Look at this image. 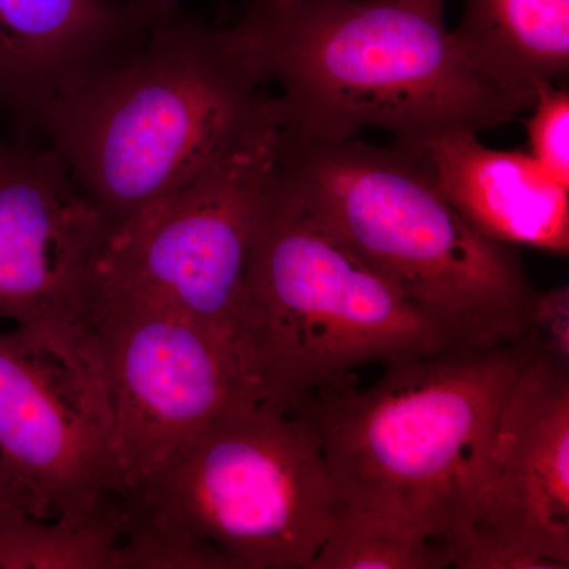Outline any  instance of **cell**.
I'll use <instances>...</instances> for the list:
<instances>
[{"mask_svg": "<svg viewBox=\"0 0 569 569\" xmlns=\"http://www.w3.org/2000/svg\"><path fill=\"white\" fill-rule=\"evenodd\" d=\"M239 26L179 7L47 104L36 126L111 234L189 186L277 112Z\"/></svg>", "mask_w": 569, "mask_h": 569, "instance_id": "6da1fadb", "label": "cell"}, {"mask_svg": "<svg viewBox=\"0 0 569 569\" xmlns=\"http://www.w3.org/2000/svg\"><path fill=\"white\" fill-rule=\"evenodd\" d=\"M445 2L252 0L238 26L279 89L280 130L346 141L377 129L410 146L526 112L459 50Z\"/></svg>", "mask_w": 569, "mask_h": 569, "instance_id": "7a4b0ae2", "label": "cell"}, {"mask_svg": "<svg viewBox=\"0 0 569 569\" xmlns=\"http://www.w3.org/2000/svg\"><path fill=\"white\" fill-rule=\"evenodd\" d=\"M276 171L318 222L456 347H497L529 332L539 291L519 247L471 227L408 149L279 129Z\"/></svg>", "mask_w": 569, "mask_h": 569, "instance_id": "3957f363", "label": "cell"}, {"mask_svg": "<svg viewBox=\"0 0 569 569\" xmlns=\"http://www.w3.org/2000/svg\"><path fill=\"white\" fill-rule=\"evenodd\" d=\"M121 501L122 569H309L339 509L313 419L260 397Z\"/></svg>", "mask_w": 569, "mask_h": 569, "instance_id": "277c9868", "label": "cell"}, {"mask_svg": "<svg viewBox=\"0 0 569 569\" xmlns=\"http://www.w3.org/2000/svg\"><path fill=\"white\" fill-rule=\"evenodd\" d=\"M527 332L387 366L372 387L326 388L299 410L316 422L339 507L378 509L447 546L455 567L498 417L537 353Z\"/></svg>", "mask_w": 569, "mask_h": 569, "instance_id": "5b68a950", "label": "cell"}, {"mask_svg": "<svg viewBox=\"0 0 569 569\" xmlns=\"http://www.w3.org/2000/svg\"><path fill=\"white\" fill-rule=\"evenodd\" d=\"M231 347L261 399L299 410L356 367L456 346L318 222L274 167Z\"/></svg>", "mask_w": 569, "mask_h": 569, "instance_id": "8992f818", "label": "cell"}, {"mask_svg": "<svg viewBox=\"0 0 569 569\" xmlns=\"http://www.w3.org/2000/svg\"><path fill=\"white\" fill-rule=\"evenodd\" d=\"M279 129L276 112L208 173L114 231L97 291L173 310L231 346Z\"/></svg>", "mask_w": 569, "mask_h": 569, "instance_id": "52a82bcc", "label": "cell"}, {"mask_svg": "<svg viewBox=\"0 0 569 569\" xmlns=\"http://www.w3.org/2000/svg\"><path fill=\"white\" fill-rule=\"evenodd\" d=\"M88 331L107 389L121 496L231 408L260 397L230 343L173 310L97 293Z\"/></svg>", "mask_w": 569, "mask_h": 569, "instance_id": "ba28073f", "label": "cell"}, {"mask_svg": "<svg viewBox=\"0 0 569 569\" xmlns=\"http://www.w3.org/2000/svg\"><path fill=\"white\" fill-rule=\"evenodd\" d=\"M0 462L39 518L81 522L121 500L110 406L88 328L0 331Z\"/></svg>", "mask_w": 569, "mask_h": 569, "instance_id": "9c48e42d", "label": "cell"}, {"mask_svg": "<svg viewBox=\"0 0 569 569\" xmlns=\"http://www.w3.org/2000/svg\"><path fill=\"white\" fill-rule=\"evenodd\" d=\"M452 568H569V359L538 347L519 373Z\"/></svg>", "mask_w": 569, "mask_h": 569, "instance_id": "30bf717a", "label": "cell"}, {"mask_svg": "<svg viewBox=\"0 0 569 569\" xmlns=\"http://www.w3.org/2000/svg\"><path fill=\"white\" fill-rule=\"evenodd\" d=\"M110 238L58 153L0 141V320L88 328Z\"/></svg>", "mask_w": 569, "mask_h": 569, "instance_id": "8fae6325", "label": "cell"}, {"mask_svg": "<svg viewBox=\"0 0 569 569\" xmlns=\"http://www.w3.org/2000/svg\"><path fill=\"white\" fill-rule=\"evenodd\" d=\"M174 7L178 0H0V112L36 126L59 93Z\"/></svg>", "mask_w": 569, "mask_h": 569, "instance_id": "7c38bea8", "label": "cell"}, {"mask_svg": "<svg viewBox=\"0 0 569 569\" xmlns=\"http://www.w3.org/2000/svg\"><path fill=\"white\" fill-rule=\"evenodd\" d=\"M400 146L425 164L440 192L479 233L568 257L569 187L530 152L497 151L468 130Z\"/></svg>", "mask_w": 569, "mask_h": 569, "instance_id": "4fadbf2b", "label": "cell"}, {"mask_svg": "<svg viewBox=\"0 0 569 569\" xmlns=\"http://www.w3.org/2000/svg\"><path fill=\"white\" fill-rule=\"evenodd\" d=\"M459 50L523 111L569 71V0H463Z\"/></svg>", "mask_w": 569, "mask_h": 569, "instance_id": "5bb4252c", "label": "cell"}, {"mask_svg": "<svg viewBox=\"0 0 569 569\" xmlns=\"http://www.w3.org/2000/svg\"><path fill=\"white\" fill-rule=\"evenodd\" d=\"M122 501L81 522L0 511V569H122Z\"/></svg>", "mask_w": 569, "mask_h": 569, "instance_id": "9a60e30c", "label": "cell"}, {"mask_svg": "<svg viewBox=\"0 0 569 569\" xmlns=\"http://www.w3.org/2000/svg\"><path fill=\"white\" fill-rule=\"evenodd\" d=\"M452 568L447 546L417 523L378 509L339 507L309 569Z\"/></svg>", "mask_w": 569, "mask_h": 569, "instance_id": "2e32d148", "label": "cell"}, {"mask_svg": "<svg viewBox=\"0 0 569 569\" xmlns=\"http://www.w3.org/2000/svg\"><path fill=\"white\" fill-rule=\"evenodd\" d=\"M526 127L530 153L557 181L569 187V93L546 84L539 89Z\"/></svg>", "mask_w": 569, "mask_h": 569, "instance_id": "e0dca14e", "label": "cell"}, {"mask_svg": "<svg viewBox=\"0 0 569 569\" xmlns=\"http://www.w3.org/2000/svg\"><path fill=\"white\" fill-rule=\"evenodd\" d=\"M529 331L537 337L541 350L569 359L568 284H560L549 291H539Z\"/></svg>", "mask_w": 569, "mask_h": 569, "instance_id": "ac0fdd59", "label": "cell"}, {"mask_svg": "<svg viewBox=\"0 0 569 569\" xmlns=\"http://www.w3.org/2000/svg\"><path fill=\"white\" fill-rule=\"evenodd\" d=\"M22 507H26L24 490L18 485L17 479L11 477L7 467L0 462V511Z\"/></svg>", "mask_w": 569, "mask_h": 569, "instance_id": "d6986e66", "label": "cell"}, {"mask_svg": "<svg viewBox=\"0 0 569 569\" xmlns=\"http://www.w3.org/2000/svg\"><path fill=\"white\" fill-rule=\"evenodd\" d=\"M264 2H277V0H264Z\"/></svg>", "mask_w": 569, "mask_h": 569, "instance_id": "ffe728a7", "label": "cell"}]
</instances>
